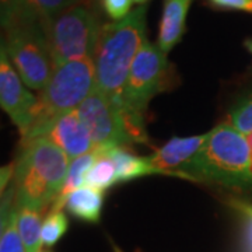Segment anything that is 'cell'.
Wrapping results in <instances>:
<instances>
[{"label":"cell","mask_w":252,"mask_h":252,"mask_svg":"<svg viewBox=\"0 0 252 252\" xmlns=\"http://www.w3.org/2000/svg\"><path fill=\"white\" fill-rule=\"evenodd\" d=\"M215 10L223 11H243L252 14V0H206Z\"/></svg>","instance_id":"25"},{"label":"cell","mask_w":252,"mask_h":252,"mask_svg":"<svg viewBox=\"0 0 252 252\" xmlns=\"http://www.w3.org/2000/svg\"><path fill=\"white\" fill-rule=\"evenodd\" d=\"M174 84V67L157 44L146 39L136 55L122 94V114L135 143L147 144L144 117L150 101Z\"/></svg>","instance_id":"4"},{"label":"cell","mask_w":252,"mask_h":252,"mask_svg":"<svg viewBox=\"0 0 252 252\" xmlns=\"http://www.w3.org/2000/svg\"><path fill=\"white\" fill-rule=\"evenodd\" d=\"M99 154V149L91 152V153L83 154L80 157L74 158L70 161L69 165V171H67V177L64 181V185H63L62 192L59 195V198L56 199L52 207H58V209H63L64 206V202L66 198L74 192L76 189L84 187V178H86V174L89 172L91 168V165L94 164V161L97 160Z\"/></svg>","instance_id":"17"},{"label":"cell","mask_w":252,"mask_h":252,"mask_svg":"<svg viewBox=\"0 0 252 252\" xmlns=\"http://www.w3.org/2000/svg\"><path fill=\"white\" fill-rule=\"evenodd\" d=\"M21 146V153L13 162L11 188L16 202L23 206L46 210L62 192L70 160L45 137H36Z\"/></svg>","instance_id":"2"},{"label":"cell","mask_w":252,"mask_h":252,"mask_svg":"<svg viewBox=\"0 0 252 252\" xmlns=\"http://www.w3.org/2000/svg\"><path fill=\"white\" fill-rule=\"evenodd\" d=\"M147 6H139L121 21L102 24L93 56L95 89L122 111V94L146 35Z\"/></svg>","instance_id":"1"},{"label":"cell","mask_w":252,"mask_h":252,"mask_svg":"<svg viewBox=\"0 0 252 252\" xmlns=\"http://www.w3.org/2000/svg\"><path fill=\"white\" fill-rule=\"evenodd\" d=\"M102 203L104 192L90 187H81L66 198L64 207L76 219L89 223H98Z\"/></svg>","instance_id":"15"},{"label":"cell","mask_w":252,"mask_h":252,"mask_svg":"<svg viewBox=\"0 0 252 252\" xmlns=\"http://www.w3.org/2000/svg\"><path fill=\"white\" fill-rule=\"evenodd\" d=\"M27 14L30 17L39 18L41 21L52 20L64 10L73 7L77 0H26Z\"/></svg>","instance_id":"20"},{"label":"cell","mask_w":252,"mask_h":252,"mask_svg":"<svg viewBox=\"0 0 252 252\" xmlns=\"http://www.w3.org/2000/svg\"><path fill=\"white\" fill-rule=\"evenodd\" d=\"M193 0H164L162 14L158 26L157 45L168 54L180 44L187 31V17Z\"/></svg>","instance_id":"12"},{"label":"cell","mask_w":252,"mask_h":252,"mask_svg":"<svg viewBox=\"0 0 252 252\" xmlns=\"http://www.w3.org/2000/svg\"><path fill=\"white\" fill-rule=\"evenodd\" d=\"M38 137H45L56 144L69 157L70 161L83 154L97 150L87 129L81 122L77 109L56 118L54 122L46 126Z\"/></svg>","instance_id":"10"},{"label":"cell","mask_w":252,"mask_h":252,"mask_svg":"<svg viewBox=\"0 0 252 252\" xmlns=\"http://www.w3.org/2000/svg\"><path fill=\"white\" fill-rule=\"evenodd\" d=\"M209 137V132L202 135L180 137L174 136L167 143L157 149L149 158L160 174L184 177L180 170L193 158ZM185 178V177H184Z\"/></svg>","instance_id":"11"},{"label":"cell","mask_w":252,"mask_h":252,"mask_svg":"<svg viewBox=\"0 0 252 252\" xmlns=\"http://www.w3.org/2000/svg\"><path fill=\"white\" fill-rule=\"evenodd\" d=\"M42 23L55 67L72 61L93 59L102 24L89 7L73 6Z\"/></svg>","instance_id":"7"},{"label":"cell","mask_w":252,"mask_h":252,"mask_svg":"<svg viewBox=\"0 0 252 252\" xmlns=\"http://www.w3.org/2000/svg\"><path fill=\"white\" fill-rule=\"evenodd\" d=\"M1 44L28 89L44 90L55 72L44 23L39 18L27 16L6 31V42Z\"/></svg>","instance_id":"6"},{"label":"cell","mask_w":252,"mask_h":252,"mask_svg":"<svg viewBox=\"0 0 252 252\" xmlns=\"http://www.w3.org/2000/svg\"><path fill=\"white\" fill-rule=\"evenodd\" d=\"M244 46H245V49L252 55V38H247V39L244 41Z\"/></svg>","instance_id":"27"},{"label":"cell","mask_w":252,"mask_h":252,"mask_svg":"<svg viewBox=\"0 0 252 252\" xmlns=\"http://www.w3.org/2000/svg\"><path fill=\"white\" fill-rule=\"evenodd\" d=\"M118 184L117 167L112 158L109 157L104 149H99L97 160L91 165L89 172L84 178V187L97 189V190H107L112 185Z\"/></svg>","instance_id":"18"},{"label":"cell","mask_w":252,"mask_h":252,"mask_svg":"<svg viewBox=\"0 0 252 252\" xmlns=\"http://www.w3.org/2000/svg\"><path fill=\"white\" fill-rule=\"evenodd\" d=\"M228 203L243 219L245 250L247 252H252V205L240 199H230Z\"/></svg>","instance_id":"23"},{"label":"cell","mask_w":252,"mask_h":252,"mask_svg":"<svg viewBox=\"0 0 252 252\" xmlns=\"http://www.w3.org/2000/svg\"><path fill=\"white\" fill-rule=\"evenodd\" d=\"M227 122L240 132L248 133L252 130V91L240 98L228 111Z\"/></svg>","instance_id":"21"},{"label":"cell","mask_w":252,"mask_h":252,"mask_svg":"<svg viewBox=\"0 0 252 252\" xmlns=\"http://www.w3.org/2000/svg\"><path fill=\"white\" fill-rule=\"evenodd\" d=\"M69 228V220L63 209L51 207L48 216L42 223V244L46 247H52L62 238Z\"/></svg>","instance_id":"19"},{"label":"cell","mask_w":252,"mask_h":252,"mask_svg":"<svg viewBox=\"0 0 252 252\" xmlns=\"http://www.w3.org/2000/svg\"><path fill=\"white\" fill-rule=\"evenodd\" d=\"M180 172L185 178L212 182L231 189L251 188L247 136L223 122L212 130L202 149Z\"/></svg>","instance_id":"3"},{"label":"cell","mask_w":252,"mask_h":252,"mask_svg":"<svg viewBox=\"0 0 252 252\" xmlns=\"http://www.w3.org/2000/svg\"><path fill=\"white\" fill-rule=\"evenodd\" d=\"M27 14L26 0H0V21L3 30H10Z\"/></svg>","instance_id":"22"},{"label":"cell","mask_w":252,"mask_h":252,"mask_svg":"<svg viewBox=\"0 0 252 252\" xmlns=\"http://www.w3.org/2000/svg\"><path fill=\"white\" fill-rule=\"evenodd\" d=\"M247 136V142H248V147H250V171H251V188H252V130L245 133Z\"/></svg>","instance_id":"26"},{"label":"cell","mask_w":252,"mask_h":252,"mask_svg":"<svg viewBox=\"0 0 252 252\" xmlns=\"http://www.w3.org/2000/svg\"><path fill=\"white\" fill-rule=\"evenodd\" d=\"M0 213V252H27L18 233L17 202L11 187L1 193Z\"/></svg>","instance_id":"13"},{"label":"cell","mask_w":252,"mask_h":252,"mask_svg":"<svg viewBox=\"0 0 252 252\" xmlns=\"http://www.w3.org/2000/svg\"><path fill=\"white\" fill-rule=\"evenodd\" d=\"M95 89V67L93 59L63 63L55 72L38 97L35 121L21 144L36 139L56 118L74 111Z\"/></svg>","instance_id":"5"},{"label":"cell","mask_w":252,"mask_h":252,"mask_svg":"<svg viewBox=\"0 0 252 252\" xmlns=\"http://www.w3.org/2000/svg\"><path fill=\"white\" fill-rule=\"evenodd\" d=\"M105 152L112 158V161L115 162L118 184L135 181L146 175L160 174L149 157L136 156L130 150H127V147H111Z\"/></svg>","instance_id":"14"},{"label":"cell","mask_w":252,"mask_h":252,"mask_svg":"<svg viewBox=\"0 0 252 252\" xmlns=\"http://www.w3.org/2000/svg\"><path fill=\"white\" fill-rule=\"evenodd\" d=\"M39 252H48V251H39Z\"/></svg>","instance_id":"29"},{"label":"cell","mask_w":252,"mask_h":252,"mask_svg":"<svg viewBox=\"0 0 252 252\" xmlns=\"http://www.w3.org/2000/svg\"><path fill=\"white\" fill-rule=\"evenodd\" d=\"M77 112L97 149L108 150L135 144L122 111L97 89L81 102Z\"/></svg>","instance_id":"8"},{"label":"cell","mask_w":252,"mask_h":252,"mask_svg":"<svg viewBox=\"0 0 252 252\" xmlns=\"http://www.w3.org/2000/svg\"><path fill=\"white\" fill-rule=\"evenodd\" d=\"M104 13L112 21H121L132 13L133 0H99Z\"/></svg>","instance_id":"24"},{"label":"cell","mask_w":252,"mask_h":252,"mask_svg":"<svg viewBox=\"0 0 252 252\" xmlns=\"http://www.w3.org/2000/svg\"><path fill=\"white\" fill-rule=\"evenodd\" d=\"M0 105L24 137L34 125L38 97L21 80L3 44L0 48Z\"/></svg>","instance_id":"9"},{"label":"cell","mask_w":252,"mask_h":252,"mask_svg":"<svg viewBox=\"0 0 252 252\" xmlns=\"http://www.w3.org/2000/svg\"><path fill=\"white\" fill-rule=\"evenodd\" d=\"M35 207L23 206L17 203V227L27 252H39L42 247V213Z\"/></svg>","instance_id":"16"},{"label":"cell","mask_w":252,"mask_h":252,"mask_svg":"<svg viewBox=\"0 0 252 252\" xmlns=\"http://www.w3.org/2000/svg\"><path fill=\"white\" fill-rule=\"evenodd\" d=\"M147 1H149V0H133V3L139 4V6H146Z\"/></svg>","instance_id":"28"}]
</instances>
